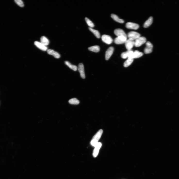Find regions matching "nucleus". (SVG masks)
Segmentation results:
<instances>
[{
    "mask_svg": "<svg viewBox=\"0 0 179 179\" xmlns=\"http://www.w3.org/2000/svg\"><path fill=\"white\" fill-rule=\"evenodd\" d=\"M146 41V38L143 37H140L136 39L134 41V46L136 47H140L144 44Z\"/></svg>",
    "mask_w": 179,
    "mask_h": 179,
    "instance_id": "obj_1",
    "label": "nucleus"
},
{
    "mask_svg": "<svg viewBox=\"0 0 179 179\" xmlns=\"http://www.w3.org/2000/svg\"><path fill=\"white\" fill-rule=\"evenodd\" d=\"M125 44L126 47L128 50H131L134 46L135 42L134 40L129 38L127 40Z\"/></svg>",
    "mask_w": 179,
    "mask_h": 179,
    "instance_id": "obj_2",
    "label": "nucleus"
},
{
    "mask_svg": "<svg viewBox=\"0 0 179 179\" xmlns=\"http://www.w3.org/2000/svg\"><path fill=\"white\" fill-rule=\"evenodd\" d=\"M127 40V38L123 36L116 38L114 40V42L117 44H122L125 43Z\"/></svg>",
    "mask_w": 179,
    "mask_h": 179,
    "instance_id": "obj_3",
    "label": "nucleus"
},
{
    "mask_svg": "<svg viewBox=\"0 0 179 179\" xmlns=\"http://www.w3.org/2000/svg\"><path fill=\"white\" fill-rule=\"evenodd\" d=\"M102 39L104 42L108 44H110L113 42V39L112 38L108 35H103L102 37Z\"/></svg>",
    "mask_w": 179,
    "mask_h": 179,
    "instance_id": "obj_4",
    "label": "nucleus"
},
{
    "mask_svg": "<svg viewBox=\"0 0 179 179\" xmlns=\"http://www.w3.org/2000/svg\"><path fill=\"white\" fill-rule=\"evenodd\" d=\"M146 47L144 49V52L146 54H149L152 51L153 45L150 42H147L146 44Z\"/></svg>",
    "mask_w": 179,
    "mask_h": 179,
    "instance_id": "obj_5",
    "label": "nucleus"
},
{
    "mask_svg": "<svg viewBox=\"0 0 179 179\" xmlns=\"http://www.w3.org/2000/svg\"><path fill=\"white\" fill-rule=\"evenodd\" d=\"M103 133V130L102 129H100L94 136L91 140L98 142V141L101 138Z\"/></svg>",
    "mask_w": 179,
    "mask_h": 179,
    "instance_id": "obj_6",
    "label": "nucleus"
},
{
    "mask_svg": "<svg viewBox=\"0 0 179 179\" xmlns=\"http://www.w3.org/2000/svg\"><path fill=\"white\" fill-rule=\"evenodd\" d=\"M114 51V48L112 47H109L107 50L105 54V59L108 60L112 55Z\"/></svg>",
    "mask_w": 179,
    "mask_h": 179,
    "instance_id": "obj_7",
    "label": "nucleus"
},
{
    "mask_svg": "<svg viewBox=\"0 0 179 179\" xmlns=\"http://www.w3.org/2000/svg\"><path fill=\"white\" fill-rule=\"evenodd\" d=\"M127 36L129 38L131 39L134 40L140 37V34L136 32H131L128 33Z\"/></svg>",
    "mask_w": 179,
    "mask_h": 179,
    "instance_id": "obj_8",
    "label": "nucleus"
},
{
    "mask_svg": "<svg viewBox=\"0 0 179 179\" xmlns=\"http://www.w3.org/2000/svg\"><path fill=\"white\" fill-rule=\"evenodd\" d=\"M78 71L80 74L81 78L83 79L85 78V73L84 67L83 64L80 63L78 65Z\"/></svg>",
    "mask_w": 179,
    "mask_h": 179,
    "instance_id": "obj_9",
    "label": "nucleus"
},
{
    "mask_svg": "<svg viewBox=\"0 0 179 179\" xmlns=\"http://www.w3.org/2000/svg\"><path fill=\"white\" fill-rule=\"evenodd\" d=\"M126 27L129 29L137 30L139 27V25L130 22L127 23L126 25Z\"/></svg>",
    "mask_w": 179,
    "mask_h": 179,
    "instance_id": "obj_10",
    "label": "nucleus"
},
{
    "mask_svg": "<svg viewBox=\"0 0 179 179\" xmlns=\"http://www.w3.org/2000/svg\"><path fill=\"white\" fill-rule=\"evenodd\" d=\"M114 33L117 37L123 36L127 38L126 34L123 30L121 29H117L114 30Z\"/></svg>",
    "mask_w": 179,
    "mask_h": 179,
    "instance_id": "obj_11",
    "label": "nucleus"
},
{
    "mask_svg": "<svg viewBox=\"0 0 179 179\" xmlns=\"http://www.w3.org/2000/svg\"><path fill=\"white\" fill-rule=\"evenodd\" d=\"M102 146V144L100 142H98V144L95 147V148L93 151V155L94 157H96L98 155L99 149H100Z\"/></svg>",
    "mask_w": 179,
    "mask_h": 179,
    "instance_id": "obj_12",
    "label": "nucleus"
},
{
    "mask_svg": "<svg viewBox=\"0 0 179 179\" xmlns=\"http://www.w3.org/2000/svg\"><path fill=\"white\" fill-rule=\"evenodd\" d=\"M34 44L38 48L43 51H46L47 50L48 48L41 42L37 41H35Z\"/></svg>",
    "mask_w": 179,
    "mask_h": 179,
    "instance_id": "obj_13",
    "label": "nucleus"
},
{
    "mask_svg": "<svg viewBox=\"0 0 179 179\" xmlns=\"http://www.w3.org/2000/svg\"><path fill=\"white\" fill-rule=\"evenodd\" d=\"M133 52L132 49L131 50H128L122 53L121 54V57L123 59H125L128 57H131Z\"/></svg>",
    "mask_w": 179,
    "mask_h": 179,
    "instance_id": "obj_14",
    "label": "nucleus"
},
{
    "mask_svg": "<svg viewBox=\"0 0 179 179\" xmlns=\"http://www.w3.org/2000/svg\"><path fill=\"white\" fill-rule=\"evenodd\" d=\"M47 52L48 54L53 56L55 58H58L60 57V56L59 54L53 50L48 49L47 50Z\"/></svg>",
    "mask_w": 179,
    "mask_h": 179,
    "instance_id": "obj_15",
    "label": "nucleus"
},
{
    "mask_svg": "<svg viewBox=\"0 0 179 179\" xmlns=\"http://www.w3.org/2000/svg\"><path fill=\"white\" fill-rule=\"evenodd\" d=\"M143 54L137 50H136L133 53L131 57L133 58H136L140 57L142 56Z\"/></svg>",
    "mask_w": 179,
    "mask_h": 179,
    "instance_id": "obj_16",
    "label": "nucleus"
},
{
    "mask_svg": "<svg viewBox=\"0 0 179 179\" xmlns=\"http://www.w3.org/2000/svg\"><path fill=\"white\" fill-rule=\"evenodd\" d=\"M134 59L131 57H128V59L124 63V66L125 67L130 66L133 63Z\"/></svg>",
    "mask_w": 179,
    "mask_h": 179,
    "instance_id": "obj_17",
    "label": "nucleus"
},
{
    "mask_svg": "<svg viewBox=\"0 0 179 179\" xmlns=\"http://www.w3.org/2000/svg\"><path fill=\"white\" fill-rule=\"evenodd\" d=\"M111 17L117 22L122 24L124 23L123 19L119 18L117 16L114 14H111Z\"/></svg>",
    "mask_w": 179,
    "mask_h": 179,
    "instance_id": "obj_18",
    "label": "nucleus"
},
{
    "mask_svg": "<svg viewBox=\"0 0 179 179\" xmlns=\"http://www.w3.org/2000/svg\"><path fill=\"white\" fill-rule=\"evenodd\" d=\"M153 18L151 16L149 17L145 23L144 25V27L146 28L151 25L153 23Z\"/></svg>",
    "mask_w": 179,
    "mask_h": 179,
    "instance_id": "obj_19",
    "label": "nucleus"
},
{
    "mask_svg": "<svg viewBox=\"0 0 179 179\" xmlns=\"http://www.w3.org/2000/svg\"><path fill=\"white\" fill-rule=\"evenodd\" d=\"M88 49L89 51L95 52L97 53L100 51V47L98 46H94L89 47Z\"/></svg>",
    "mask_w": 179,
    "mask_h": 179,
    "instance_id": "obj_20",
    "label": "nucleus"
},
{
    "mask_svg": "<svg viewBox=\"0 0 179 179\" xmlns=\"http://www.w3.org/2000/svg\"><path fill=\"white\" fill-rule=\"evenodd\" d=\"M65 63L70 68L74 71H76L77 70L78 68L76 65L72 64L70 63L68 61H65Z\"/></svg>",
    "mask_w": 179,
    "mask_h": 179,
    "instance_id": "obj_21",
    "label": "nucleus"
},
{
    "mask_svg": "<svg viewBox=\"0 0 179 179\" xmlns=\"http://www.w3.org/2000/svg\"><path fill=\"white\" fill-rule=\"evenodd\" d=\"M89 30L97 38H100V33L98 31L89 27Z\"/></svg>",
    "mask_w": 179,
    "mask_h": 179,
    "instance_id": "obj_22",
    "label": "nucleus"
},
{
    "mask_svg": "<svg viewBox=\"0 0 179 179\" xmlns=\"http://www.w3.org/2000/svg\"><path fill=\"white\" fill-rule=\"evenodd\" d=\"M41 40V43L44 45L46 46L49 44V40L45 36H42Z\"/></svg>",
    "mask_w": 179,
    "mask_h": 179,
    "instance_id": "obj_23",
    "label": "nucleus"
},
{
    "mask_svg": "<svg viewBox=\"0 0 179 179\" xmlns=\"http://www.w3.org/2000/svg\"><path fill=\"white\" fill-rule=\"evenodd\" d=\"M68 102L70 104L74 105H78L80 103L79 101L76 98H73L70 99Z\"/></svg>",
    "mask_w": 179,
    "mask_h": 179,
    "instance_id": "obj_24",
    "label": "nucleus"
},
{
    "mask_svg": "<svg viewBox=\"0 0 179 179\" xmlns=\"http://www.w3.org/2000/svg\"><path fill=\"white\" fill-rule=\"evenodd\" d=\"M85 20L87 24L89 26V27L92 28L94 27L95 25L94 24L90 19H89L87 17H86L85 18Z\"/></svg>",
    "mask_w": 179,
    "mask_h": 179,
    "instance_id": "obj_25",
    "label": "nucleus"
},
{
    "mask_svg": "<svg viewBox=\"0 0 179 179\" xmlns=\"http://www.w3.org/2000/svg\"><path fill=\"white\" fill-rule=\"evenodd\" d=\"M15 2L20 7H23L24 6V3L21 0H15Z\"/></svg>",
    "mask_w": 179,
    "mask_h": 179,
    "instance_id": "obj_26",
    "label": "nucleus"
}]
</instances>
